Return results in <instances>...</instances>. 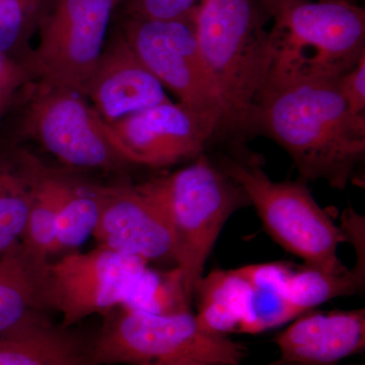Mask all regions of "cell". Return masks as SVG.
Listing matches in <instances>:
<instances>
[{"label":"cell","mask_w":365,"mask_h":365,"mask_svg":"<svg viewBox=\"0 0 365 365\" xmlns=\"http://www.w3.org/2000/svg\"><path fill=\"white\" fill-rule=\"evenodd\" d=\"M341 230L346 242L352 245L355 251V264L365 266V220L354 209L347 208L341 216Z\"/></svg>","instance_id":"4316f807"},{"label":"cell","mask_w":365,"mask_h":365,"mask_svg":"<svg viewBox=\"0 0 365 365\" xmlns=\"http://www.w3.org/2000/svg\"><path fill=\"white\" fill-rule=\"evenodd\" d=\"M280 359L292 365H336L365 349V309L307 311L275 337Z\"/></svg>","instance_id":"5bb4252c"},{"label":"cell","mask_w":365,"mask_h":365,"mask_svg":"<svg viewBox=\"0 0 365 365\" xmlns=\"http://www.w3.org/2000/svg\"><path fill=\"white\" fill-rule=\"evenodd\" d=\"M269 16L261 0H201L197 39L222 103L218 134L246 136L250 115L273 62Z\"/></svg>","instance_id":"7a4b0ae2"},{"label":"cell","mask_w":365,"mask_h":365,"mask_svg":"<svg viewBox=\"0 0 365 365\" xmlns=\"http://www.w3.org/2000/svg\"><path fill=\"white\" fill-rule=\"evenodd\" d=\"M261 1L273 21V62L268 81H336L364 56L362 7L348 0Z\"/></svg>","instance_id":"277c9868"},{"label":"cell","mask_w":365,"mask_h":365,"mask_svg":"<svg viewBox=\"0 0 365 365\" xmlns=\"http://www.w3.org/2000/svg\"><path fill=\"white\" fill-rule=\"evenodd\" d=\"M169 217L174 235V261L184 302L197 281L228 218L251 205L244 189L205 155L182 169L138 185Z\"/></svg>","instance_id":"3957f363"},{"label":"cell","mask_w":365,"mask_h":365,"mask_svg":"<svg viewBox=\"0 0 365 365\" xmlns=\"http://www.w3.org/2000/svg\"><path fill=\"white\" fill-rule=\"evenodd\" d=\"M290 266L274 262L241 267L248 282V297L240 334L265 332L304 314L287 295V277Z\"/></svg>","instance_id":"e0dca14e"},{"label":"cell","mask_w":365,"mask_h":365,"mask_svg":"<svg viewBox=\"0 0 365 365\" xmlns=\"http://www.w3.org/2000/svg\"><path fill=\"white\" fill-rule=\"evenodd\" d=\"M39 165L26 153L0 157V254L13 250L23 235Z\"/></svg>","instance_id":"d6986e66"},{"label":"cell","mask_w":365,"mask_h":365,"mask_svg":"<svg viewBox=\"0 0 365 365\" xmlns=\"http://www.w3.org/2000/svg\"><path fill=\"white\" fill-rule=\"evenodd\" d=\"M16 246L0 261V339L44 317V302L19 258Z\"/></svg>","instance_id":"44dd1931"},{"label":"cell","mask_w":365,"mask_h":365,"mask_svg":"<svg viewBox=\"0 0 365 365\" xmlns=\"http://www.w3.org/2000/svg\"><path fill=\"white\" fill-rule=\"evenodd\" d=\"M33 78L28 66L0 52V98L14 97L16 91Z\"/></svg>","instance_id":"484cf974"},{"label":"cell","mask_w":365,"mask_h":365,"mask_svg":"<svg viewBox=\"0 0 365 365\" xmlns=\"http://www.w3.org/2000/svg\"><path fill=\"white\" fill-rule=\"evenodd\" d=\"M83 97L106 123L170 102L162 83L145 66L125 39L119 26L106 41Z\"/></svg>","instance_id":"4fadbf2b"},{"label":"cell","mask_w":365,"mask_h":365,"mask_svg":"<svg viewBox=\"0 0 365 365\" xmlns=\"http://www.w3.org/2000/svg\"><path fill=\"white\" fill-rule=\"evenodd\" d=\"M196 6V0H121L119 7L126 16L169 20L188 16Z\"/></svg>","instance_id":"cb8c5ba5"},{"label":"cell","mask_w":365,"mask_h":365,"mask_svg":"<svg viewBox=\"0 0 365 365\" xmlns=\"http://www.w3.org/2000/svg\"><path fill=\"white\" fill-rule=\"evenodd\" d=\"M197 321L204 330L227 336L240 333L247 307L248 283L241 267L215 269L197 281Z\"/></svg>","instance_id":"ac0fdd59"},{"label":"cell","mask_w":365,"mask_h":365,"mask_svg":"<svg viewBox=\"0 0 365 365\" xmlns=\"http://www.w3.org/2000/svg\"><path fill=\"white\" fill-rule=\"evenodd\" d=\"M338 90L353 115H365V55L337 81Z\"/></svg>","instance_id":"d4e9b609"},{"label":"cell","mask_w":365,"mask_h":365,"mask_svg":"<svg viewBox=\"0 0 365 365\" xmlns=\"http://www.w3.org/2000/svg\"><path fill=\"white\" fill-rule=\"evenodd\" d=\"M216 163L244 189L264 230L279 246L307 267L332 275L348 272L338 256L345 235L317 202L307 182L273 181L256 155L220 157Z\"/></svg>","instance_id":"8992f818"},{"label":"cell","mask_w":365,"mask_h":365,"mask_svg":"<svg viewBox=\"0 0 365 365\" xmlns=\"http://www.w3.org/2000/svg\"><path fill=\"white\" fill-rule=\"evenodd\" d=\"M55 2L56 0H0V52L30 68L33 54L30 41L34 34L39 32Z\"/></svg>","instance_id":"7402d4cb"},{"label":"cell","mask_w":365,"mask_h":365,"mask_svg":"<svg viewBox=\"0 0 365 365\" xmlns=\"http://www.w3.org/2000/svg\"><path fill=\"white\" fill-rule=\"evenodd\" d=\"M57 188V250L76 248L93 235L102 210L104 187L55 172Z\"/></svg>","instance_id":"ffe728a7"},{"label":"cell","mask_w":365,"mask_h":365,"mask_svg":"<svg viewBox=\"0 0 365 365\" xmlns=\"http://www.w3.org/2000/svg\"><path fill=\"white\" fill-rule=\"evenodd\" d=\"M145 263L102 245L88 253L66 255L49 264L45 307L57 309L61 326L71 328L91 314L130 304L143 281Z\"/></svg>","instance_id":"9c48e42d"},{"label":"cell","mask_w":365,"mask_h":365,"mask_svg":"<svg viewBox=\"0 0 365 365\" xmlns=\"http://www.w3.org/2000/svg\"><path fill=\"white\" fill-rule=\"evenodd\" d=\"M104 316L100 333L91 341L97 365L237 364L248 351L227 336L204 330L187 309L157 313L121 304Z\"/></svg>","instance_id":"5b68a950"},{"label":"cell","mask_w":365,"mask_h":365,"mask_svg":"<svg viewBox=\"0 0 365 365\" xmlns=\"http://www.w3.org/2000/svg\"><path fill=\"white\" fill-rule=\"evenodd\" d=\"M57 250V188L55 172L40 163L32 204L16 253L44 302L50 255ZM45 306V302H44Z\"/></svg>","instance_id":"2e32d148"},{"label":"cell","mask_w":365,"mask_h":365,"mask_svg":"<svg viewBox=\"0 0 365 365\" xmlns=\"http://www.w3.org/2000/svg\"><path fill=\"white\" fill-rule=\"evenodd\" d=\"M365 287V272L353 267L343 275H332L302 265L290 266L287 277V295L302 313L335 299L361 292Z\"/></svg>","instance_id":"603a6c76"},{"label":"cell","mask_w":365,"mask_h":365,"mask_svg":"<svg viewBox=\"0 0 365 365\" xmlns=\"http://www.w3.org/2000/svg\"><path fill=\"white\" fill-rule=\"evenodd\" d=\"M93 235L98 245L144 262L174 260L169 217L138 186L104 187Z\"/></svg>","instance_id":"7c38bea8"},{"label":"cell","mask_w":365,"mask_h":365,"mask_svg":"<svg viewBox=\"0 0 365 365\" xmlns=\"http://www.w3.org/2000/svg\"><path fill=\"white\" fill-rule=\"evenodd\" d=\"M0 365H97L91 341L42 317L0 339Z\"/></svg>","instance_id":"9a60e30c"},{"label":"cell","mask_w":365,"mask_h":365,"mask_svg":"<svg viewBox=\"0 0 365 365\" xmlns=\"http://www.w3.org/2000/svg\"><path fill=\"white\" fill-rule=\"evenodd\" d=\"M14 98H0V118L7 111L9 107L13 105Z\"/></svg>","instance_id":"f1b7e54d"},{"label":"cell","mask_w":365,"mask_h":365,"mask_svg":"<svg viewBox=\"0 0 365 365\" xmlns=\"http://www.w3.org/2000/svg\"><path fill=\"white\" fill-rule=\"evenodd\" d=\"M25 129L67 165L117 170L128 165L109 125L76 91L40 86L29 105Z\"/></svg>","instance_id":"30bf717a"},{"label":"cell","mask_w":365,"mask_h":365,"mask_svg":"<svg viewBox=\"0 0 365 365\" xmlns=\"http://www.w3.org/2000/svg\"><path fill=\"white\" fill-rule=\"evenodd\" d=\"M121 0H56L41 26L30 69L40 86L83 96Z\"/></svg>","instance_id":"ba28073f"},{"label":"cell","mask_w":365,"mask_h":365,"mask_svg":"<svg viewBox=\"0 0 365 365\" xmlns=\"http://www.w3.org/2000/svg\"><path fill=\"white\" fill-rule=\"evenodd\" d=\"M128 163L167 167L202 155L218 119L172 101L108 123Z\"/></svg>","instance_id":"8fae6325"},{"label":"cell","mask_w":365,"mask_h":365,"mask_svg":"<svg viewBox=\"0 0 365 365\" xmlns=\"http://www.w3.org/2000/svg\"><path fill=\"white\" fill-rule=\"evenodd\" d=\"M195 9L188 16L169 20L124 16L119 28L163 88L173 91L181 104L218 119L220 129L222 103L199 47Z\"/></svg>","instance_id":"52a82bcc"},{"label":"cell","mask_w":365,"mask_h":365,"mask_svg":"<svg viewBox=\"0 0 365 365\" xmlns=\"http://www.w3.org/2000/svg\"><path fill=\"white\" fill-rule=\"evenodd\" d=\"M338 81H271L257 100L248 134L272 139L294 160L300 179L345 189L365 155V115H353Z\"/></svg>","instance_id":"6da1fadb"},{"label":"cell","mask_w":365,"mask_h":365,"mask_svg":"<svg viewBox=\"0 0 365 365\" xmlns=\"http://www.w3.org/2000/svg\"><path fill=\"white\" fill-rule=\"evenodd\" d=\"M170 365H241V364H212V362H185V364H170ZM263 365H292L283 361V360L278 359L276 361L271 362V364Z\"/></svg>","instance_id":"83f0119b"}]
</instances>
